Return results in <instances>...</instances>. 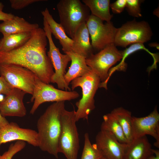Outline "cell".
<instances>
[{
    "label": "cell",
    "instance_id": "cell-1",
    "mask_svg": "<svg viewBox=\"0 0 159 159\" xmlns=\"http://www.w3.org/2000/svg\"><path fill=\"white\" fill-rule=\"evenodd\" d=\"M47 39L44 30L39 27L22 46L10 51L0 52V64H14L26 68L41 81L49 84L54 72L46 54Z\"/></svg>",
    "mask_w": 159,
    "mask_h": 159
},
{
    "label": "cell",
    "instance_id": "cell-2",
    "mask_svg": "<svg viewBox=\"0 0 159 159\" xmlns=\"http://www.w3.org/2000/svg\"><path fill=\"white\" fill-rule=\"evenodd\" d=\"M65 101L55 102L49 106L38 120V147L58 158V146L62 125L61 116Z\"/></svg>",
    "mask_w": 159,
    "mask_h": 159
},
{
    "label": "cell",
    "instance_id": "cell-3",
    "mask_svg": "<svg viewBox=\"0 0 159 159\" xmlns=\"http://www.w3.org/2000/svg\"><path fill=\"white\" fill-rule=\"evenodd\" d=\"M57 8L59 23L72 39L79 27L88 19L91 14L89 8L80 0H61Z\"/></svg>",
    "mask_w": 159,
    "mask_h": 159
},
{
    "label": "cell",
    "instance_id": "cell-4",
    "mask_svg": "<svg viewBox=\"0 0 159 159\" xmlns=\"http://www.w3.org/2000/svg\"><path fill=\"white\" fill-rule=\"evenodd\" d=\"M100 83L98 76L92 70L71 82L72 91L78 87L82 90V97L76 103L77 107L75 112L76 122L82 119L88 120L89 115L95 108L94 97Z\"/></svg>",
    "mask_w": 159,
    "mask_h": 159
},
{
    "label": "cell",
    "instance_id": "cell-5",
    "mask_svg": "<svg viewBox=\"0 0 159 159\" xmlns=\"http://www.w3.org/2000/svg\"><path fill=\"white\" fill-rule=\"evenodd\" d=\"M75 112L74 110L69 111L65 109L61 116L62 129L58 152L63 154L67 159H77L80 148Z\"/></svg>",
    "mask_w": 159,
    "mask_h": 159
},
{
    "label": "cell",
    "instance_id": "cell-6",
    "mask_svg": "<svg viewBox=\"0 0 159 159\" xmlns=\"http://www.w3.org/2000/svg\"><path fill=\"white\" fill-rule=\"evenodd\" d=\"M122 52L118 50L112 43L86 58L87 65L100 79L101 83L99 88L107 89L109 71L113 65L121 61Z\"/></svg>",
    "mask_w": 159,
    "mask_h": 159
},
{
    "label": "cell",
    "instance_id": "cell-7",
    "mask_svg": "<svg viewBox=\"0 0 159 159\" xmlns=\"http://www.w3.org/2000/svg\"><path fill=\"white\" fill-rule=\"evenodd\" d=\"M153 33L149 23L135 19L128 21L117 28L114 44L123 47L137 43L144 44L150 40Z\"/></svg>",
    "mask_w": 159,
    "mask_h": 159
},
{
    "label": "cell",
    "instance_id": "cell-8",
    "mask_svg": "<svg viewBox=\"0 0 159 159\" xmlns=\"http://www.w3.org/2000/svg\"><path fill=\"white\" fill-rule=\"evenodd\" d=\"M43 29L49 41V49L47 55L49 58L55 70L51 77V82L57 84L58 88L62 90L70 91L71 89L65 82L64 77L69 62L71 61L69 56L67 54L61 53L59 49L55 45L52 37V34L49 26L45 19H43Z\"/></svg>",
    "mask_w": 159,
    "mask_h": 159
},
{
    "label": "cell",
    "instance_id": "cell-9",
    "mask_svg": "<svg viewBox=\"0 0 159 159\" xmlns=\"http://www.w3.org/2000/svg\"><path fill=\"white\" fill-rule=\"evenodd\" d=\"M31 102L34 103L30 111L34 114L39 107L46 102L70 101L77 98L80 95L74 91H64L55 88L52 85L41 81L38 77L36 80Z\"/></svg>",
    "mask_w": 159,
    "mask_h": 159
},
{
    "label": "cell",
    "instance_id": "cell-10",
    "mask_svg": "<svg viewBox=\"0 0 159 159\" xmlns=\"http://www.w3.org/2000/svg\"><path fill=\"white\" fill-rule=\"evenodd\" d=\"M0 74L13 87L32 95L38 77L31 70L15 64H1Z\"/></svg>",
    "mask_w": 159,
    "mask_h": 159
},
{
    "label": "cell",
    "instance_id": "cell-11",
    "mask_svg": "<svg viewBox=\"0 0 159 159\" xmlns=\"http://www.w3.org/2000/svg\"><path fill=\"white\" fill-rule=\"evenodd\" d=\"M86 23L93 50L99 51L114 43L117 28L111 21L104 23L102 20L91 14Z\"/></svg>",
    "mask_w": 159,
    "mask_h": 159
},
{
    "label": "cell",
    "instance_id": "cell-12",
    "mask_svg": "<svg viewBox=\"0 0 159 159\" xmlns=\"http://www.w3.org/2000/svg\"><path fill=\"white\" fill-rule=\"evenodd\" d=\"M132 127L133 140L150 135L156 140L154 146L159 148V114L156 107L146 116L132 117Z\"/></svg>",
    "mask_w": 159,
    "mask_h": 159
},
{
    "label": "cell",
    "instance_id": "cell-13",
    "mask_svg": "<svg viewBox=\"0 0 159 159\" xmlns=\"http://www.w3.org/2000/svg\"><path fill=\"white\" fill-rule=\"evenodd\" d=\"M95 144L106 159H124L127 146L120 143L111 133L101 130L96 136Z\"/></svg>",
    "mask_w": 159,
    "mask_h": 159
},
{
    "label": "cell",
    "instance_id": "cell-14",
    "mask_svg": "<svg viewBox=\"0 0 159 159\" xmlns=\"http://www.w3.org/2000/svg\"><path fill=\"white\" fill-rule=\"evenodd\" d=\"M14 140L23 141L38 147V133L35 130L20 127L14 122H9L0 128V146L2 144Z\"/></svg>",
    "mask_w": 159,
    "mask_h": 159
},
{
    "label": "cell",
    "instance_id": "cell-15",
    "mask_svg": "<svg viewBox=\"0 0 159 159\" xmlns=\"http://www.w3.org/2000/svg\"><path fill=\"white\" fill-rule=\"evenodd\" d=\"M26 93L18 88L14 87L11 92L0 102V112L2 115L23 117L26 110L23 102Z\"/></svg>",
    "mask_w": 159,
    "mask_h": 159
},
{
    "label": "cell",
    "instance_id": "cell-16",
    "mask_svg": "<svg viewBox=\"0 0 159 159\" xmlns=\"http://www.w3.org/2000/svg\"><path fill=\"white\" fill-rule=\"evenodd\" d=\"M152 150L146 136L134 139L127 144L124 159H147L154 154Z\"/></svg>",
    "mask_w": 159,
    "mask_h": 159
},
{
    "label": "cell",
    "instance_id": "cell-17",
    "mask_svg": "<svg viewBox=\"0 0 159 159\" xmlns=\"http://www.w3.org/2000/svg\"><path fill=\"white\" fill-rule=\"evenodd\" d=\"M41 13L48 24L52 34L59 40L64 52L65 53L72 51L73 41L67 36L60 24L54 20L47 8L42 11Z\"/></svg>",
    "mask_w": 159,
    "mask_h": 159
},
{
    "label": "cell",
    "instance_id": "cell-18",
    "mask_svg": "<svg viewBox=\"0 0 159 159\" xmlns=\"http://www.w3.org/2000/svg\"><path fill=\"white\" fill-rule=\"evenodd\" d=\"M71 58L70 67L64 77L66 82L68 85L74 79L83 76L90 72L91 69L86 63V58L72 51L66 52Z\"/></svg>",
    "mask_w": 159,
    "mask_h": 159
},
{
    "label": "cell",
    "instance_id": "cell-19",
    "mask_svg": "<svg viewBox=\"0 0 159 159\" xmlns=\"http://www.w3.org/2000/svg\"><path fill=\"white\" fill-rule=\"evenodd\" d=\"M39 28L37 24H31L23 18L15 16L0 24V32L3 36L25 32H32Z\"/></svg>",
    "mask_w": 159,
    "mask_h": 159
},
{
    "label": "cell",
    "instance_id": "cell-20",
    "mask_svg": "<svg viewBox=\"0 0 159 159\" xmlns=\"http://www.w3.org/2000/svg\"><path fill=\"white\" fill-rule=\"evenodd\" d=\"M72 39L73 41L72 52L86 58L93 53L86 23H83L79 27Z\"/></svg>",
    "mask_w": 159,
    "mask_h": 159
},
{
    "label": "cell",
    "instance_id": "cell-21",
    "mask_svg": "<svg viewBox=\"0 0 159 159\" xmlns=\"http://www.w3.org/2000/svg\"><path fill=\"white\" fill-rule=\"evenodd\" d=\"M82 2L88 7L91 14L103 21H111L113 16L110 13V0H82Z\"/></svg>",
    "mask_w": 159,
    "mask_h": 159
},
{
    "label": "cell",
    "instance_id": "cell-22",
    "mask_svg": "<svg viewBox=\"0 0 159 159\" xmlns=\"http://www.w3.org/2000/svg\"><path fill=\"white\" fill-rule=\"evenodd\" d=\"M33 32L3 36L0 39V52L10 51L22 46L29 39Z\"/></svg>",
    "mask_w": 159,
    "mask_h": 159
},
{
    "label": "cell",
    "instance_id": "cell-23",
    "mask_svg": "<svg viewBox=\"0 0 159 159\" xmlns=\"http://www.w3.org/2000/svg\"><path fill=\"white\" fill-rule=\"evenodd\" d=\"M121 126L127 141V144L133 140L132 137L131 112L122 107L114 109L110 112Z\"/></svg>",
    "mask_w": 159,
    "mask_h": 159
},
{
    "label": "cell",
    "instance_id": "cell-24",
    "mask_svg": "<svg viewBox=\"0 0 159 159\" xmlns=\"http://www.w3.org/2000/svg\"><path fill=\"white\" fill-rule=\"evenodd\" d=\"M100 130L112 134L120 143L127 144V141L119 123L111 112L103 115Z\"/></svg>",
    "mask_w": 159,
    "mask_h": 159
},
{
    "label": "cell",
    "instance_id": "cell-25",
    "mask_svg": "<svg viewBox=\"0 0 159 159\" xmlns=\"http://www.w3.org/2000/svg\"><path fill=\"white\" fill-rule=\"evenodd\" d=\"M140 50H144L147 52L154 59L156 56V54L150 52L145 46L144 44L142 43H137L132 44L128 48L122 51V58L120 63L118 65L111 68L109 71L108 78H110L111 75L116 71H125L127 68V64L125 60L129 55L135 52Z\"/></svg>",
    "mask_w": 159,
    "mask_h": 159
},
{
    "label": "cell",
    "instance_id": "cell-26",
    "mask_svg": "<svg viewBox=\"0 0 159 159\" xmlns=\"http://www.w3.org/2000/svg\"><path fill=\"white\" fill-rule=\"evenodd\" d=\"M101 151L95 144L90 142L89 134L84 135V144L81 159H100L103 157Z\"/></svg>",
    "mask_w": 159,
    "mask_h": 159
},
{
    "label": "cell",
    "instance_id": "cell-27",
    "mask_svg": "<svg viewBox=\"0 0 159 159\" xmlns=\"http://www.w3.org/2000/svg\"><path fill=\"white\" fill-rule=\"evenodd\" d=\"M25 142L17 140L14 144H11L8 150L1 155L0 159H12L14 155L23 149L26 146Z\"/></svg>",
    "mask_w": 159,
    "mask_h": 159
},
{
    "label": "cell",
    "instance_id": "cell-28",
    "mask_svg": "<svg viewBox=\"0 0 159 159\" xmlns=\"http://www.w3.org/2000/svg\"><path fill=\"white\" fill-rule=\"evenodd\" d=\"M125 8L128 14L134 17L142 16L140 7L141 4L143 1L140 0H126Z\"/></svg>",
    "mask_w": 159,
    "mask_h": 159
},
{
    "label": "cell",
    "instance_id": "cell-29",
    "mask_svg": "<svg viewBox=\"0 0 159 159\" xmlns=\"http://www.w3.org/2000/svg\"><path fill=\"white\" fill-rule=\"evenodd\" d=\"M43 0H10L11 7L15 10L22 9L33 3Z\"/></svg>",
    "mask_w": 159,
    "mask_h": 159
},
{
    "label": "cell",
    "instance_id": "cell-30",
    "mask_svg": "<svg viewBox=\"0 0 159 159\" xmlns=\"http://www.w3.org/2000/svg\"><path fill=\"white\" fill-rule=\"evenodd\" d=\"M126 0H117L110 4L112 12L115 14L121 13L125 8Z\"/></svg>",
    "mask_w": 159,
    "mask_h": 159
},
{
    "label": "cell",
    "instance_id": "cell-31",
    "mask_svg": "<svg viewBox=\"0 0 159 159\" xmlns=\"http://www.w3.org/2000/svg\"><path fill=\"white\" fill-rule=\"evenodd\" d=\"M13 88L4 78L0 77V95H8L11 92Z\"/></svg>",
    "mask_w": 159,
    "mask_h": 159
},
{
    "label": "cell",
    "instance_id": "cell-32",
    "mask_svg": "<svg viewBox=\"0 0 159 159\" xmlns=\"http://www.w3.org/2000/svg\"><path fill=\"white\" fill-rule=\"evenodd\" d=\"M4 5L1 2H0V21H6L13 18L15 15L11 13H8L3 11Z\"/></svg>",
    "mask_w": 159,
    "mask_h": 159
},
{
    "label": "cell",
    "instance_id": "cell-33",
    "mask_svg": "<svg viewBox=\"0 0 159 159\" xmlns=\"http://www.w3.org/2000/svg\"><path fill=\"white\" fill-rule=\"evenodd\" d=\"M9 123L6 119L3 117L0 112V128H2Z\"/></svg>",
    "mask_w": 159,
    "mask_h": 159
},
{
    "label": "cell",
    "instance_id": "cell-34",
    "mask_svg": "<svg viewBox=\"0 0 159 159\" xmlns=\"http://www.w3.org/2000/svg\"><path fill=\"white\" fill-rule=\"evenodd\" d=\"M154 154L149 156L147 159H159V150L153 149Z\"/></svg>",
    "mask_w": 159,
    "mask_h": 159
},
{
    "label": "cell",
    "instance_id": "cell-35",
    "mask_svg": "<svg viewBox=\"0 0 159 159\" xmlns=\"http://www.w3.org/2000/svg\"><path fill=\"white\" fill-rule=\"evenodd\" d=\"M149 46L150 47H155L158 49H159V45L158 43H150L149 44Z\"/></svg>",
    "mask_w": 159,
    "mask_h": 159
},
{
    "label": "cell",
    "instance_id": "cell-36",
    "mask_svg": "<svg viewBox=\"0 0 159 159\" xmlns=\"http://www.w3.org/2000/svg\"><path fill=\"white\" fill-rule=\"evenodd\" d=\"M100 159H106L105 158L103 157H102Z\"/></svg>",
    "mask_w": 159,
    "mask_h": 159
}]
</instances>
